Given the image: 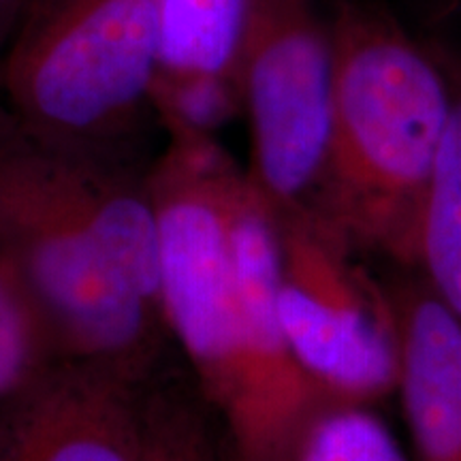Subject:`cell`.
Returning <instances> with one entry per match:
<instances>
[{
    "label": "cell",
    "mask_w": 461,
    "mask_h": 461,
    "mask_svg": "<svg viewBox=\"0 0 461 461\" xmlns=\"http://www.w3.org/2000/svg\"><path fill=\"white\" fill-rule=\"evenodd\" d=\"M330 22V137L299 210L346 250L417 269L448 113L445 71L423 37L376 5L333 0Z\"/></svg>",
    "instance_id": "obj_2"
},
{
    "label": "cell",
    "mask_w": 461,
    "mask_h": 461,
    "mask_svg": "<svg viewBox=\"0 0 461 461\" xmlns=\"http://www.w3.org/2000/svg\"><path fill=\"white\" fill-rule=\"evenodd\" d=\"M333 37L321 0H246L238 39L248 176L274 212L302 207L319 182L333 99Z\"/></svg>",
    "instance_id": "obj_5"
},
{
    "label": "cell",
    "mask_w": 461,
    "mask_h": 461,
    "mask_svg": "<svg viewBox=\"0 0 461 461\" xmlns=\"http://www.w3.org/2000/svg\"><path fill=\"white\" fill-rule=\"evenodd\" d=\"M152 378L101 363L56 361L31 389L3 403L0 461H141Z\"/></svg>",
    "instance_id": "obj_8"
},
{
    "label": "cell",
    "mask_w": 461,
    "mask_h": 461,
    "mask_svg": "<svg viewBox=\"0 0 461 461\" xmlns=\"http://www.w3.org/2000/svg\"><path fill=\"white\" fill-rule=\"evenodd\" d=\"M233 238L241 322L233 391L218 417L224 461H293L303 429L331 403L299 367L282 327L276 214L252 180L235 216Z\"/></svg>",
    "instance_id": "obj_7"
},
{
    "label": "cell",
    "mask_w": 461,
    "mask_h": 461,
    "mask_svg": "<svg viewBox=\"0 0 461 461\" xmlns=\"http://www.w3.org/2000/svg\"><path fill=\"white\" fill-rule=\"evenodd\" d=\"M423 39L445 71L448 113L414 272L461 316V0L445 9Z\"/></svg>",
    "instance_id": "obj_10"
},
{
    "label": "cell",
    "mask_w": 461,
    "mask_h": 461,
    "mask_svg": "<svg viewBox=\"0 0 461 461\" xmlns=\"http://www.w3.org/2000/svg\"><path fill=\"white\" fill-rule=\"evenodd\" d=\"M148 167L45 141L0 101V263L58 359L160 372L171 338Z\"/></svg>",
    "instance_id": "obj_1"
},
{
    "label": "cell",
    "mask_w": 461,
    "mask_h": 461,
    "mask_svg": "<svg viewBox=\"0 0 461 461\" xmlns=\"http://www.w3.org/2000/svg\"><path fill=\"white\" fill-rule=\"evenodd\" d=\"M203 397L163 374L152 378L146 397L141 461H224L222 438L212 429Z\"/></svg>",
    "instance_id": "obj_12"
},
{
    "label": "cell",
    "mask_w": 461,
    "mask_h": 461,
    "mask_svg": "<svg viewBox=\"0 0 461 461\" xmlns=\"http://www.w3.org/2000/svg\"><path fill=\"white\" fill-rule=\"evenodd\" d=\"M246 0H160L163 48L154 86L238 88V39Z\"/></svg>",
    "instance_id": "obj_11"
},
{
    "label": "cell",
    "mask_w": 461,
    "mask_h": 461,
    "mask_svg": "<svg viewBox=\"0 0 461 461\" xmlns=\"http://www.w3.org/2000/svg\"><path fill=\"white\" fill-rule=\"evenodd\" d=\"M160 48V0H32L0 67V101L45 141L149 165Z\"/></svg>",
    "instance_id": "obj_3"
},
{
    "label": "cell",
    "mask_w": 461,
    "mask_h": 461,
    "mask_svg": "<svg viewBox=\"0 0 461 461\" xmlns=\"http://www.w3.org/2000/svg\"><path fill=\"white\" fill-rule=\"evenodd\" d=\"M387 285L395 314L397 389L414 461H461V316L414 269Z\"/></svg>",
    "instance_id": "obj_9"
},
{
    "label": "cell",
    "mask_w": 461,
    "mask_h": 461,
    "mask_svg": "<svg viewBox=\"0 0 461 461\" xmlns=\"http://www.w3.org/2000/svg\"><path fill=\"white\" fill-rule=\"evenodd\" d=\"M58 359L24 286L0 263V403L31 389Z\"/></svg>",
    "instance_id": "obj_13"
},
{
    "label": "cell",
    "mask_w": 461,
    "mask_h": 461,
    "mask_svg": "<svg viewBox=\"0 0 461 461\" xmlns=\"http://www.w3.org/2000/svg\"><path fill=\"white\" fill-rule=\"evenodd\" d=\"M167 140L148 167L158 227L160 303L194 387L221 417L233 391L241 322L233 227L250 177L216 135L169 132Z\"/></svg>",
    "instance_id": "obj_4"
},
{
    "label": "cell",
    "mask_w": 461,
    "mask_h": 461,
    "mask_svg": "<svg viewBox=\"0 0 461 461\" xmlns=\"http://www.w3.org/2000/svg\"><path fill=\"white\" fill-rule=\"evenodd\" d=\"M293 461H408L374 406L331 403L310 420Z\"/></svg>",
    "instance_id": "obj_14"
},
{
    "label": "cell",
    "mask_w": 461,
    "mask_h": 461,
    "mask_svg": "<svg viewBox=\"0 0 461 461\" xmlns=\"http://www.w3.org/2000/svg\"><path fill=\"white\" fill-rule=\"evenodd\" d=\"M280 246L278 314L293 355L330 403L374 406L395 393V314L355 252L299 207L274 212Z\"/></svg>",
    "instance_id": "obj_6"
},
{
    "label": "cell",
    "mask_w": 461,
    "mask_h": 461,
    "mask_svg": "<svg viewBox=\"0 0 461 461\" xmlns=\"http://www.w3.org/2000/svg\"><path fill=\"white\" fill-rule=\"evenodd\" d=\"M32 0H0V67Z\"/></svg>",
    "instance_id": "obj_15"
}]
</instances>
